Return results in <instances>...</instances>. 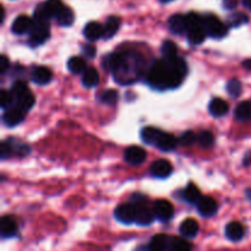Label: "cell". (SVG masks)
Listing matches in <instances>:
<instances>
[{"label": "cell", "instance_id": "f6af8a7d", "mask_svg": "<svg viewBox=\"0 0 251 251\" xmlns=\"http://www.w3.org/2000/svg\"><path fill=\"white\" fill-rule=\"evenodd\" d=\"M243 4H244V6H247L248 9H251V0H243Z\"/></svg>", "mask_w": 251, "mask_h": 251}, {"label": "cell", "instance_id": "1f68e13d", "mask_svg": "<svg viewBox=\"0 0 251 251\" xmlns=\"http://www.w3.org/2000/svg\"><path fill=\"white\" fill-rule=\"evenodd\" d=\"M161 50L164 59H174L178 56V47L172 41H164Z\"/></svg>", "mask_w": 251, "mask_h": 251}, {"label": "cell", "instance_id": "ac0fdd59", "mask_svg": "<svg viewBox=\"0 0 251 251\" xmlns=\"http://www.w3.org/2000/svg\"><path fill=\"white\" fill-rule=\"evenodd\" d=\"M83 34L88 41H98L100 38L104 37V26L98 22H88L83 28Z\"/></svg>", "mask_w": 251, "mask_h": 251}, {"label": "cell", "instance_id": "f1b7e54d", "mask_svg": "<svg viewBox=\"0 0 251 251\" xmlns=\"http://www.w3.org/2000/svg\"><path fill=\"white\" fill-rule=\"evenodd\" d=\"M120 19L118 16L108 17L104 24V37L105 38H113L114 34L119 31Z\"/></svg>", "mask_w": 251, "mask_h": 251}, {"label": "cell", "instance_id": "83f0119b", "mask_svg": "<svg viewBox=\"0 0 251 251\" xmlns=\"http://www.w3.org/2000/svg\"><path fill=\"white\" fill-rule=\"evenodd\" d=\"M56 21L60 26L63 27H69L74 24L75 21V14H74L73 10L68 6H64L61 9V11L59 12L58 16H56Z\"/></svg>", "mask_w": 251, "mask_h": 251}, {"label": "cell", "instance_id": "277c9868", "mask_svg": "<svg viewBox=\"0 0 251 251\" xmlns=\"http://www.w3.org/2000/svg\"><path fill=\"white\" fill-rule=\"evenodd\" d=\"M11 92L15 96V104L16 107L21 108L24 112L31 109L34 105V96L32 95L31 91L27 87L26 82L24 81H16V82L12 85Z\"/></svg>", "mask_w": 251, "mask_h": 251}, {"label": "cell", "instance_id": "cb8c5ba5", "mask_svg": "<svg viewBox=\"0 0 251 251\" xmlns=\"http://www.w3.org/2000/svg\"><path fill=\"white\" fill-rule=\"evenodd\" d=\"M226 235L232 242H238L244 237V227L239 222H230L226 227Z\"/></svg>", "mask_w": 251, "mask_h": 251}, {"label": "cell", "instance_id": "30bf717a", "mask_svg": "<svg viewBox=\"0 0 251 251\" xmlns=\"http://www.w3.org/2000/svg\"><path fill=\"white\" fill-rule=\"evenodd\" d=\"M154 215L159 221H169L174 215V207L169 201L157 200L153 205Z\"/></svg>", "mask_w": 251, "mask_h": 251}, {"label": "cell", "instance_id": "d4e9b609", "mask_svg": "<svg viewBox=\"0 0 251 251\" xmlns=\"http://www.w3.org/2000/svg\"><path fill=\"white\" fill-rule=\"evenodd\" d=\"M82 83L85 87L92 88L100 83V74L95 68H87L82 74Z\"/></svg>", "mask_w": 251, "mask_h": 251}, {"label": "cell", "instance_id": "5bb4252c", "mask_svg": "<svg viewBox=\"0 0 251 251\" xmlns=\"http://www.w3.org/2000/svg\"><path fill=\"white\" fill-rule=\"evenodd\" d=\"M32 26H33V19L27 15H20L12 22L11 29L15 34H25L31 31Z\"/></svg>", "mask_w": 251, "mask_h": 251}, {"label": "cell", "instance_id": "4316f807", "mask_svg": "<svg viewBox=\"0 0 251 251\" xmlns=\"http://www.w3.org/2000/svg\"><path fill=\"white\" fill-rule=\"evenodd\" d=\"M235 118L240 122H248L251 119V100H244L237 105L234 112Z\"/></svg>", "mask_w": 251, "mask_h": 251}, {"label": "cell", "instance_id": "3957f363", "mask_svg": "<svg viewBox=\"0 0 251 251\" xmlns=\"http://www.w3.org/2000/svg\"><path fill=\"white\" fill-rule=\"evenodd\" d=\"M188 22V39L191 44H201L206 39L207 32L203 27V17L195 12H190L186 15Z\"/></svg>", "mask_w": 251, "mask_h": 251}, {"label": "cell", "instance_id": "e575fe53", "mask_svg": "<svg viewBox=\"0 0 251 251\" xmlns=\"http://www.w3.org/2000/svg\"><path fill=\"white\" fill-rule=\"evenodd\" d=\"M247 22H248L247 14L238 11V12H234V14H232L229 16V19H228V26L239 27V26H242V25L247 24Z\"/></svg>", "mask_w": 251, "mask_h": 251}, {"label": "cell", "instance_id": "5b68a950", "mask_svg": "<svg viewBox=\"0 0 251 251\" xmlns=\"http://www.w3.org/2000/svg\"><path fill=\"white\" fill-rule=\"evenodd\" d=\"M132 201H134L135 208H136V221L135 222L140 226H150L153 222L154 217V210L146 202V198L142 195L132 196Z\"/></svg>", "mask_w": 251, "mask_h": 251}, {"label": "cell", "instance_id": "ab89813d", "mask_svg": "<svg viewBox=\"0 0 251 251\" xmlns=\"http://www.w3.org/2000/svg\"><path fill=\"white\" fill-rule=\"evenodd\" d=\"M195 140L196 136L193 131H186L181 135L180 139H179V142H180L183 146H191V145L195 142Z\"/></svg>", "mask_w": 251, "mask_h": 251}, {"label": "cell", "instance_id": "44dd1931", "mask_svg": "<svg viewBox=\"0 0 251 251\" xmlns=\"http://www.w3.org/2000/svg\"><path fill=\"white\" fill-rule=\"evenodd\" d=\"M161 135H162L161 130L156 129V127L147 126L142 129L141 139L145 144L152 145V146H157V142H158Z\"/></svg>", "mask_w": 251, "mask_h": 251}, {"label": "cell", "instance_id": "f35d334b", "mask_svg": "<svg viewBox=\"0 0 251 251\" xmlns=\"http://www.w3.org/2000/svg\"><path fill=\"white\" fill-rule=\"evenodd\" d=\"M14 151H15V147L11 142L10 141L1 142V146H0V157H1V159L9 158Z\"/></svg>", "mask_w": 251, "mask_h": 251}, {"label": "cell", "instance_id": "7a4b0ae2", "mask_svg": "<svg viewBox=\"0 0 251 251\" xmlns=\"http://www.w3.org/2000/svg\"><path fill=\"white\" fill-rule=\"evenodd\" d=\"M103 68L117 76L119 82H132L142 73V59L137 54L124 51L105 55Z\"/></svg>", "mask_w": 251, "mask_h": 251}, {"label": "cell", "instance_id": "ba28073f", "mask_svg": "<svg viewBox=\"0 0 251 251\" xmlns=\"http://www.w3.org/2000/svg\"><path fill=\"white\" fill-rule=\"evenodd\" d=\"M203 27L207 32V36L213 38H223L228 32V27L215 15H207L203 17Z\"/></svg>", "mask_w": 251, "mask_h": 251}, {"label": "cell", "instance_id": "8992f818", "mask_svg": "<svg viewBox=\"0 0 251 251\" xmlns=\"http://www.w3.org/2000/svg\"><path fill=\"white\" fill-rule=\"evenodd\" d=\"M63 7L64 4L61 2V0H47L43 4L38 5L37 9L34 10L33 20L49 22V20L58 16Z\"/></svg>", "mask_w": 251, "mask_h": 251}, {"label": "cell", "instance_id": "4fadbf2b", "mask_svg": "<svg viewBox=\"0 0 251 251\" xmlns=\"http://www.w3.org/2000/svg\"><path fill=\"white\" fill-rule=\"evenodd\" d=\"M125 161L131 166H139L146 161V151L142 147L131 146L125 151Z\"/></svg>", "mask_w": 251, "mask_h": 251}, {"label": "cell", "instance_id": "ee69618b", "mask_svg": "<svg viewBox=\"0 0 251 251\" xmlns=\"http://www.w3.org/2000/svg\"><path fill=\"white\" fill-rule=\"evenodd\" d=\"M243 163H244L245 167H250L251 166V151L248 152V153L245 154L244 159H243Z\"/></svg>", "mask_w": 251, "mask_h": 251}, {"label": "cell", "instance_id": "2e32d148", "mask_svg": "<svg viewBox=\"0 0 251 251\" xmlns=\"http://www.w3.org/2000/svg\"><path fill=\"white\" fill-rule=\"evenodd\" d=\"M169 29L174 34H183L188 31V22H186V16L181 14L173 15L168 21Z\"/></svg>", "mask_w": 251, "mask_h": 251}, {"label": "cell", "instance_id": "836d02e7", "mask_svg": "<svg viewBox=\"0 0 251 251\" xmlns=\"http://www.w3.org/2000/svg\"><path fill=\"white\" fill-rule=\"evenodd\" d=\"M100 100L104 104L114 105L117 104L118 100H119V95H118V92L115 90H105L100 93Z\"/></svg>", "mask_w": 251, "mask_h": 251}, {"label": "cell", "instance_id": "bcb514c9", "mask_svg": "<svg viewBox=\"0 0 251 251\" xmlns=\"http://www.w3.org/2000/svg\"><path fill=\"white\" fill-rule=\"evenodd\" d=\"M244 66H245V68H247V69H251V61H245Z\"/></svg>", "mask_w": 251, "mask_h": 251}, {"label": "cell", "instance_id": "ffe728a7", "mask_svg": "<svg viewBox=\"0 0 251 251\" xmlns=\"http://www.w3.org/2000/svg\"><path fill=\"white\" fill-rule=\"evenodd\" d=\"M179 230L184 238H194L199 233V223L194 218H186L181 222Z\"/></svg>", "mask_w": 251, "mask_h": 251}, {"label": "cell", "instance_id": "484cf974", "mask_svg": "<svg viewBox=\"0 0 251 251\" xmlns=\"http://www.w3.org/2000/svg\"><path fill=\"white\" fill-rule=\"evenodd\" d=\"M176 139L174 136H172L171 134H166V132H162L161 137H159L158 142H157V147H158L161 151L163 152H169L173 151L176 147Z\"/></svg>", "mask_w": 251, "mask_h": 251}, {"label": "cell", "instance_id": "7bdbcfd3", "mask_svg": "<svg viewBox=\"0 0 251 251\" xmlns=\"http://www.w3.org/2000/svg\"><path fill=\"white\" fill-rule=\"evenodd\" d=\"M237 5H238V0H225V1H223V6H225V9H228V10L235 9Z\"/></svg>", "mask_w": 251, "mask_h": 251}, {"label": "cell", "instance_id": "4dcf8cb0", "mask_svg": "<svg viewBox=\"0 0 251 251\" xmlns=\"http://www.w3.org/2000/svg\"><path fill=\"white\" fill-rule=\"evenodd\" d=\"M68 69L73 74H82L87 69L86 60L81 56H73L68 61Z\"/></svg>", "mask_w": 251, "mask_h": 251}, {"label": "cell", "instance_id": "e0dca14e", "mask_svg": "<svg viewBox=\"0 0 251 251\" xmlns=\"http://www.w3.org/2000/svg\"><path fill=\"white\" fill-rule=\"evenodd\" d=\"M0 233L2 238H11L17 233L16 220L11 216H4L0 221Z\"/></svg>", "mask_w": 251, "mask_h": 251}, {"label": "cell", "instance_id": "60d3db41", "mask_svg": "<svg viewBox=\"0 0 251 251\" xmlns=\"http://www.w3.org/2000/svg\"><path fill=\"white\" fill-rule=\"evenodd\" d=\"M10 69V61L5 55L0 56V74H5Z\"/></svg>", "mask_w": 251, "mask_h": 251}, {"label": "cell", "instance_id": "74e56055", "mask_svg": "<svg viewBox=\"0 0 251 251\" xmlns=\"http://www.w3.org/2000/svg\"><path fill=\"white\" fill-rule=\"evenodd\" d=\"M0 103H1L2 109H7V108L12 107V104L15 103L14 93L10 92V91L2 90L1 96H0Z\"/></svg>", "mask_w": 251, "mask_h": 251}, {"label": "cell", "instance_id": "d6986e66", "mask_svg": "<svg viewBox=\"0 0 251 251\" xmlns=\"http://www.w3.org/2000/svg\"><path fill=\"white\" fill-rule=\"evenodd\" d=\"M32 80L37 85H47L51 80V71L46 66H37L32 71Z\"/></svg>", "mask_w": 251, "mask_h": 251}, {"label": "cell", "instance_id": "7402d4cb", "mask_svg": "<svg viewBox=\"0 0 251 251\" xmlns=\"http://www.w3.org/2000/svg\"><path fill=\"white\" fill-rule=\"evenodd\" d=\"M228 103L223 100L222 98H213L208 105V110L213 117H223L228 113Z\"/></svg>", "mask_w": 251, "mask_h": 251}, {"label": "cell", "instance_id": "52a82bcc", "mask_svg": "<svg viewBox=\"0 0 251 251\" xmlns=\"http://www.w3.org/2000/svg\"><path fill=\"white\" fill-rule=\"evenodd\" d=\"M49 36H50L49 22L33 20V26H32L31 31H29V44L32 47L41 46L44 42L48 41Z\"/></svg>", "mask_w": 251, "mask_h": 251}, {"label": "cell", "instance_id": "8fae6325", "mask_svg": "<svg viewBox=\"0 0 251 251\" xmlns=\"http://www.w3.org/2000/svg\"><path fill=\"white\" fill-rule=\"evenodd\" d=\"M150 172L154 178L164 179L171 176L172 172H173V167H172L171 162H168L167 159H158L151 164Z\"/></svg>", "mask_w": 251, "mask_h": 251}, {"label": "cell", "instance_id": "c3c4849f", "mask_svg": "<svg viewBox=\"0 0 251 251\" xmlns=\"http://www.w3.org/2000/svg\"><path fill=\"white\" fill-rule=\"evenodd\" d=\"M162 2H169V1H172V0H161Z\"/></svg>", "mask_w": 251, "mask_h": 251}, {"label": "cell", "instance_id": "d590c367", "mask_svg": "<svg viewBox=\"0 0 251 251\" xmlns=\"http://www.w3.org/2000/svg\"><path fill=\"white\" fill-rule=\"evenodd\" d=\"M227 92L229 93L230 97H238L242 93V82L237 78H232L227 83Z\"/></svg>", "mask_w": 251, "mask_h": 251}, {"label": "cell", "instance_id": "9a60e30c", "mask_svg": "<svg viewBox=\"0 0 251 251\" xmlns=\"http://www.w3.org/2000/svg\"><path fill=\"white\" fill-rule=\"evenodd\" d=\"M217 202L212 198H210V196L201 198L198 202V210L200 212V215L203 216V217H211V216H213L217 212Z\"/></svg>", "mask_w": 251, "mask_h": 251}, {"label": "cell", "instance_id": "f546056e", "mask_svg": "<svg viewBox=\"0 0 251 251\" xmlns=\"http://www.w3.org/2000/svg\"><path fill=\"white\" fill-rule=\"evenodd\" d=\"M183 198H184V200L188 201V202L198 203L199 200L201 199L200 190H199L198 186L194 185V184H189V185L184 189Z\"/></svg>", "mask_w": 251, "mask_h": 251}, {"label": "cell", "instance_id": "7c38bea8", "mask_svg": "<svg viewBox=\"0 0 251 251\" xmlns=\"http://www.w3.org/2000/svg\"><path fill=\"white\" fill-rule=\"evenodd\" d=\"M25 119V112L19 107H10L7 110H5L4 115H2V122L7 125V126H16L20 123L24 122Z\"/></svg>", "mask_w": 251, "mask_h": 251}, {"label": "cell", "instance_id": "d6a6232c", "mask_svg": "<svg viewBox=\"0 0 251 251\" xmlns=\"http://www.w3.org/2000/svg\"><path fill=\"white\" fill-rule=\"evenodd\" d=\"M193 247L190 243L186 242L181 238H172L171 244H169V251H191Z\"/></svg>", "mask_w": 251, "mask_h": 251}, {"label": "cell", "instance_id": "7dc6e473", "mask_svg": "<svg viewBox=\"0 0 251 251\" xmlns=\"http://www.w3.org/2000/svg\"><path fill=\"white\" fill-rule=\"evenodd\" d=\"M247 194H248V196H249V198H251V190H248Z\"/></svg>", "mask_w": 251, "mask_h": 251}, {"label": "cell", "instance_id": "6da1fadb", "mask_svg": "<svg viewBox=\"0 0 251 251\" xmlns=\"http://www.w3.org/2000/svg\"><path fill=\"white\" fill-rule=\"evenodd\" d=\"M188 73V66L181 58L162 59L152 64L147 73V82L154 88L178 87Z\"/></svg>", "mask_w": 251, "mask_h": 251}, {"label": "cell", "instance_id": "8d00e7d4", "mask_svg": "<svg viewBox=\"0 0 251 251\" xmlns=\"http://www.w3.org/2000/svg\"><path fill=\"white\" fill-rule=\"evenodd\" d=\"M198 141L202 147H211L213 145L215 139H213L212 132L207 131V130H203V131H201L198 135Z\"/></svg>", "mask_w": 251, "mask_h": 251}, {"label": "cell", "instance_id": "603a6c76", "mask_svg": "<svg viewBox=\"0 0 251 251\" xmlns=\"http://www.w3.org/2000/svg\"><path fill=\"white\" fill-rule=\"evenodd\" d=\"M171 239L164 234H157L151 239L149 245V251H166L169 249Z\"/></svg>", "mask_w": 251, "mask_h": 251}, {"label": "cell", "instance_id": "9c48e42d", "mask_svg": "<svg viewBox=\"0 0 251 251\" xmlns=\"http://www.w3.org/2000/svg\"><path fill=\"white\" fill-rule=\"evenodd\" d=\"M114 216L123 225H131L136 221V208L134 203H122L115 208Z\"/></svg>", "mask_w": 251, "mask_h": 251}, {"label": "cell", "instance_id": "b9f144b4", "mask_svg": "<svg viewBox=\"0 0 251 251\" xmlns=\"http://www.w3.org/2000/svg\"><path fill=\"white\" fill-rule=\"evenodd\" d=\"M83 55L87 56V58H95L96 55V48L93 46H83L82 48Z\"/></svg>", "mask_w": 251, "mask_h": 251}]
</instances>
